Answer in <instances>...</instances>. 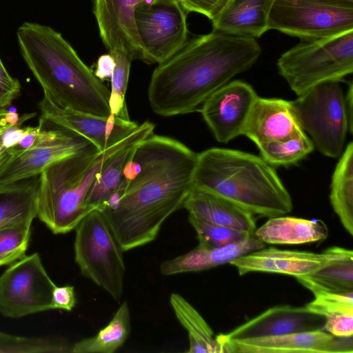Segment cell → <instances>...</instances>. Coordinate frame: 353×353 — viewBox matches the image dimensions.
<instances>
[{
  "mask_svg": "<svg viewBox=\"0 0 353 353\" xmlns=\"http://www.w3.org/2000/svg\"><path fill=\"white\" fill-rule=\"evenodd\" d=\"M196 152L154 132L133 154L141 171L128 181L116 207L101 211L123 251L153 241L165 221L183 208L194 187Z\"/></svg>",
  "mask_w": 353,
  "mask_h": 353,
  "instance_id": "6da1fadb",
  "label": "cell"
},
{
  "mask_svg": "<svg viewBox=\"0 0 353 353\" xmlns=\"http://www.w3.org/2000/svg\"><path fill=\"white\" fill-rule=\"evenodd\" d=\"M261 53L252 37L212 30L188 39L153 71L148 89L152 110L163 117L200 112L210 95L249 70Z\"/></svg>",
  "mask_w": 353,
  "mask_h": 353,
  "instance_id": "7a4b0ae2",
  "label": "cell"
},
{
  "mask_svg": "<svg viewBox=\"0 0 353 353\" xmlns=\"http://www.w3.org/2000/svg\"><path fill=\"white\" fill-rule=\"evenodd\" d=\"M17 36L22 57L45 97L63 109L101 118L110 115V90L59 32L25 22Z\"/></svg>",
  "mask_w": 353,
  "mask_h": 353,
  "instance_id": "3957f363",
  "label": "cell"
},
{
  "mask_svg": "<svg viewBox=\"0 0 353 353\" xmlns=\"http://www.w3.org/2000/svg\"><path fill=\"white\" fill-rule=\"evenodd\" d=\"M194 186L221 195L260 217L285 215L293 209L290 193L270 164L239 150L212 148L198 154Z\"/></svg>",
  "mask_w": 353,
  "mask_h": 353,
  "instance_id": "277c9868",
  "label": "cell"
},
{
  "mask_svg": "<svg viewBox=\"0 0 353 353\" xmlns=\"http://www.w3.org/2000/svg\"><path fill=\"white\" fill-rule=\"evenodd\" d=\"M154 125L145 121L127 138L101 151L79 153L48 166L39 176L37 216L55 234L75 229L94 209L85 197L105 161L116 151L154 132Z\"/></svg>",
  "mask_w": 353,
  "mask_h": 353,
  "instance_id": "5b68a950",
  "label": "cell"
},
{
  "mask_svg": "<svg viewBox=\"0 0 353 353\" xmlns=\"http://www.w3.org/2000/svg\"><path fill=\"white\" fill-rule=\"evenodd\" d=\"M279 73L298 96L312 86L341 81L353 72V30L300 41L276 62Z\"/></svg>",
  "mask_w": 353,
  "mask_h": 353,
  "instance_id": "8992f818",
  "label": "cell"
},
{
  "mask_svg": "<svg viewBox=\"0 0 353 353\" xmlns=\"http://www.w3.org/2000/svg\"><path fill=\"white\" fill-rule=\"evenodd\" d=\"M74 260L81 274L116 301L123 292V250L103 213L89 212L75 228Z\"/></svg>",
  "mask_w": 353,
  "mask_h": 353,
  "instance_id": "52a82bcc",
  "label": "cell"
},
{
  "mask_svg": "<svg viewBox=\"0 0 353 353\" xmlns=\"http://www.w3.org/2000/svg\"><path fill=\"white\" fill-rule=\"evenodd\" d=\"M291 102L301 128L309 134L314 147L326 157H340L347 133L352 132L340 81L315 85Z\"/></svg>",
  "mask_w": 353,
  "mask_h": 353,
  "instance_id": "ba28073f",
  "label": "cell"
},
{
  "mask_svg": "<svg viewBox=\"0 0 353 353\" xmlns=\"http://www.w3.org/2000/svg\"><path fill=\"white\" fill-rule=\"evenodd\" d=\"M34 145L28 149L8 148L0 167V184H8L38 176L48 166L71 156L99 150L87 138L39 121Z\"/></svg>",
  "mask_w": 353,
  "mask_h": 353,
  "instance_id": "9c48e42d",
  "label": "cell"
},
{
  "mask_svg": "<svg viewBox=\"0 0 353 353\" xmlns=\"http://www.w3.org/2000/svg\"><path fill=\"white\" fill-rule=\"evenodd\" d=\"M268 29L300 40L328 37L353 30V8L322 0H274Z\"/></svg>",
  "mask_w": 353,
  "mask_h": 353,
  "instance_id": "30bf717a",
  "label": "cell"
},
{
  "mask_svg": "<svg viewBox=\"0 0 353 353\" xmlns=\"http://www.w3.org/2000/svg\"><path fill=\"white\" fill-rule=\"evenodd\" d=\"M55 285L39 254L25 255L0 276V313L16 319L52 310Z\"/></svg>",
  "mask_w": 353,
  "mask_h": 353,
  "instance_id": "8fae6325",
  "label": "cell"
},
{
  "mask_svg": "<svg viewBox=\"0 0 353 353\" xmlns=\"http://www.w3.org/2000/svg\"><path fill=\"white\" fill-rule=\"evenodd\" d=\"M187 14L178 0L138 6L134 21L146 63H160L187 42Z\"/></svg>",
  "mask_w": 353,
  "mask_h": 353,
  "instance_id": "7c38bea8",
  "label": "cell"
},
{
  "mask_svg": "<svg viewBox=\"0 0 353 353\" xmlns=\"http://www.w3.org/2000/svg\"><path fill=\"white\" fill-rule=\"evenodd\" d=\"M350 256H353L352 250L337 246L320 253L270 247L244 254L230 263L241 276L250 272H269L296 278L309 274L332 261Z\"/></svg>",
  "mask_w": 353,
  "mask_h": 353,
  "instance_id": "4fadbf2b",
  "label": "cell"
},
{
  "mask_svg": "<svg viewBox=\"0 0 353 353\" xmlns=\"http://www.w3.org/2000/svg\"><path fill=\"white\" fill-rule=\"evenodd\" d=\"M216 340L221 353H352L353 339L325 332H296L276 336Z\"/></svg>",
  "mask_w": 353,
  "mask_h": 353,
  "instance_id": "5bb4252c",
  "label": "cell"
},
{
  "mask_svg": "<svg viewBox=\"0 0 353 353\" xmlns=\"http://www.w3.org/2000/svg\"><path fill=\"white\" fill-rule=\"evenodd\" d=\"M257 97L250 84L235 80L227 83L205 100L200 112L217 141L228 143L242 135Z\"/></svg>",
  "mask_w": 353,
  "mask_h": 353,
  "instance_id": "9a60e30c",
  "label": "cell"
},
{
  "mask_svg": "<svg viewBox=\"0 0 353 353\" xmlns=\"http://www.w3.org/2000/svg\"><path fill=\"white\" fill-rule=\"evenodd\" d=\"M39 121L77 133L92 142L101 151L127 138L139 125L112 114L101 118L63 109L44 96L39 103Z\"/></svg>",
  "mask_w": 353,
  "mask_h": 353,
  "instance_id": "2e32d148",
  "label": "cell"
},
{
  "mask_svg": "<svg viewBox=\"0 0 353 353\" xmlns=\"http://www.w3.org/2000/svg\"><path fill=\"white\" fill-rule=\"evenodd\" d=\"M325 322L324 316L310 312L305 306L276 305L216 338L243 339L324 330Z\"/></svg>",
  "mask_w": 353,
  "mask_h": 353,
  "instance_id": "e0dca14e",
  "label": "cell"
},
{
  "mask_svg": "<svg viewBox=\"0 0 353 353\" xmlns=\"http://www.w3.org/2000/svg\"><path fill=\"white\" fill-rule=\"evenodd\" d=\"M141 0H93V12L100 37L109 50H120L133 60L147 62L134 21Z\"/></svg>",
  "mask_w": 353,
  "mask_h": 353,
  "instance_id": "ac0fdd59",
  "label": "cell"
},
{
  "mask_svg": "<svg viewBox=\"0 0 353 353\" xmlns=\"http://www.w3.org/2000/svg\"><path fill=\"white\" fill-rule=\"evenodd\" d=\"M301 130L291 101L258 97L251 108L242 135L259 145L265 142L285 140Z\"/></svg>",
  "mask_w": 353,
  "mask_h": 353,
  "instance_id": "d6986e66",
  "label": "cell"
},
{
  "mask_svg": "<svg viewBox=\"0 0 353 353\" xmlns=\"http://www.w3.org/2000/svg\"><path fill=\"white\" fill-rule=\"evenodd\" d=\"M265 248L254 234L230 244L208 248L198 245L188 252L163 261L160 272L165 276L199 272L217 267L260 249Z\"/></svg>",
  "mask_w": 353,
  "mask_h": 353,
  "instance_id": "ffe728a7",
  "label": "cell"
},
{
  "mask_svg": "<svg viewBox=\"0 0 353 353\" xmlns=\"http://www.w3.org/2000/svg\"><path fill=\"white\" fill-rule=\"evenodd\" d=\"M183 208L212 223L250 234L256 229L254 215L230 200L208 190L194 186Z\"/></svg>",
  "mask_w": 353,
  "mask_h": 353,
  "instance_id": "44dd1931",
  "label": "cell"
},
{
  "mask_svg": "<svg viewBox=\"0 0 353 353\" xmlns=\"http://www.w3.org/2000/svg\"><path fill=\"white\" fill-rule=\"evenodd\" d=\"M274 0H229L212 21V30L259 38L268 29Z\"/></svg>",
  "mask_w": 353,
  "mask_h": 353,
  "instance_id": "7402d4cb",
  "label": "cell"
},
{
  "mask_svg": "<svg viewBox=\"0 0 353 353\" xmlns=\"http://www.w3.org/2000/svg\"><path fill=\"white\" fill-rule=\"evenodd\" d=\"M254 235L264 243L306 244L326 239L328 228L321 220L282 215L269 218Z\"/></svg>",
  "mask_w": 353,
  "mask_h": 353,
  "instance_id": "603a6c76",
  "label": "cell"
},
{
  "mask_svg": "<svg viewBox=\"0 0 353 353\" xmlns=\"http://www.w3.org/2000/svg\"><path fill=\"white\" fill-rule=\"evenodd\" d=\"M39 176L0 184V229L32 224L37 215Z\"/></svg>",
  "mask_w": 353,
  "mask_h": 353,
  "instance_id": "cb8c5ba5",
  "label": "cell"
},
{
  "mask_svg": "<svg viewBox=\"0 0 353 353\" xmlns=\"http://www.w3.org/2000/svg\"><path fill=\"white\" fill-rule=\"evenodd\" d=\"M330 200L339 220L353 235V143L343 150L334 170L330 185Z\"/></svg>",
  "mask_w": 353,
  "mask_h": 353,
  "instance_id": "d4e9b609",
  "label": "cell"
},
{
  "mask_svg": "<svg viewBox=\"0 0 353 353\" xmlns=\"http://www.w3.org/2000/svg\"><path fill=\"white\" fill-rule=\"evenodd\" d=\"M142 140H136L128 143L105 161L86 195L85 204L88 207L94 210H103L108 196L121 183L125 163L133 155L137 145Z\"/></svg>",
  "mask_w": 353,
  "mask_h": 353,
  "instance_id": "484cf974",
  "label": "cell"
},
{
  "mask_svg": "<svg viewBox=\"0 0 353 353\" xmlns=\"http://www.w3.org/2000/svg\"><path fill=\"white\" fill-rule=\"evenodd\" d=\"M170 303L179 322L187 330L188 353H221L213 330L197 310L185 298L172 293Z\"/></svg>",
  "mask_w": 353,
  "mask_h": 353,
  "instance_id": "4316f807",
  "label": "cell"
},
{
  "mask_svg": "<svg viewBox=\"0 0 353 353\" xmlns=\"http://www.w3.org/2000/svg\"><path fill=\"white\" fill-rule=\"evenodd\" d=\"M130 313L124 301L109 323L94 336L72 345L71 353H114L128 339L130 332Z\"/></svg>",
  "mask_w": 353,
  "mask_h": 353,
  "instance_id": "83f0119b",
  "label": "cell"
},
{
  "mask_svg": "<svg viewBox=\"0 0 353 353\" xmlns=\"http://www.w3.org/2000/svg\"><path fill=\"white\" fill-rule=\"evenodd\" d=\"M296 279L314 296L323 293L353 292V256L332 261Z\"/></svg>",
  "mask_w": 353,
  "mask_h": 353,
  "instance_id": "f1b7e54d",
  "label": "cell"
},
{
  "mask_svg": "<svg viewBox=\"0 0 353 353\" xmlns=\"http://www.w3.org/2000/svg\"><path fill=\"white\" fill-rule=\"evenodd\" d=\"M257 146L262 158L275 165L294 164L314 150L311 139L303 130L285 140L265 142Z\"/></svg>",
  "mask_w": 353,
  "mask_h": 353,
  "instance_id": "f546056e",
  "label": "cell"
},
{
  "mask_svg": "<svg viewBox=\"0 0 353 353\" xmlns=\"http://www.w3.org/2000/svg\"><path fill=\"white\" fill-rule=\"evenodd\" d=\"M71 347L61 337L23 336L0 331V353H66Z\"/></svg>",
  "mask_w": 353,
  "mask_h": 353,
  "instance_id": "4dcf8cb0",
  "label": "cell"
},
{
  "mask_svg": "<svg viewBox=\"0 0 353 353\" xmlns=\"http://www.w3.org/2000/svg\"><path fill=\"white\" fill-rule=\"evenodd\" d=\"M109 53L115 62L110 79L111 89L108 102L110 114L124 120H130L125 103V93L133 59L129 54L120 50H111Z\"/></svg>",
  "mask_w": 353,
  "mask_h": 353,
  "instance_id": "1f68e13d",
  "label": "cell"
},
{
  "mask_svg": "<svg viewBox=\"0 0 353 353\" xmlns=\"http://www.w3.org/2000/svg\"><path fill=\"white\" fill-rule=\"evenodd\" d=\"M188 221L196 231L198 245L203 247H222L252 235L212 223L192 214H188Z\"/></svg>",
  "mask_w": 353,
  "mask_h": 353,
  "instance_id": "d6a6232c",
  "label": "cell"
},
{
  "mask_svg": "<svg viewBox=\"0 0 353 353\" xmlns=\"http://www.w3.org/2000/svg\"><path fill=\"white\" fill-rule=\"evenodd\" d=\"M32 224H19L0 229V267L11 265L26 255Z\"/></svg>",
  "mask_w": 353,
  "mask_h": 353,
  "instance_id": "836d02e7",
  "label": "cell"
},
{
  "mask_svg": "<svg viewBox=\"0 0 353 353\" xmlns=\"http://www.w3.org/2000/svg\"><path fill=\"white\" fill-rule=\"evenodd\" d=\"M305 306L310 312L324 316L325 321L353 315V292L316 294Z\"/></svg>",
  "mask_w": 353,
  "mask_h": 353,
  "instance_id": "e575fe53",
  "label": "cell"
},
{
  "mask_svg": "<svg viewBox=\"0 0 353 353\" xmlns=\"http://www.w3.org/2000/svg\"><path fill=\"white\" fill-rule=\"evenodd\" d=\"M188 12L202 14L211 21L217 16L229 0H178Z\"/></svg>",
  "mask_w": 353,
  "mask_h": 353,
  "instance_id": "d590c367",
  "label": "cell"
},
{
  "mask_svg": "<svg viewBox=\"0 0 353 353\" xmlns=\"http://www.w3.org/2000/svg\"><path fill=\"white\" fill-rule=\"evenodd\" d=\"M20 91V83L8 72L0 58V108L10 105Z\"/></svg>",
  "mask_w": 353,
  "mask_h": 353,
  "instance_id": "8d00e7d4",
  "label": "cell"
},
{
  "mask_svg": "<svg viewBox=\"0 0 353 353\" xmlns=\"http://www.w3.org/2000/svg\"><path fill=\"white\" fill-rule=\"evenodd\" d=\"M77 303L74 288L72 285L57 286L53 289L52 295V310L71 311Z\"/></svg>",
  "mask_w": 353,
  "mask_h": 353,
  "instance_id": "74e56055",
  "label": "cell"
},
{
  "mask_svg": "<svg viewBox=\"0 0 353 353\" xmlns=\"http://www.w3.org/2000/svg\"><path fill=\"white\" fill-rule=\"evenodd\" d=\"M115 67V62L109 54L101 55L97 63V70L94 72L95 76L100 80L110 79Z\"/></svg>",
  "mask_w": 353,
  "mask_h": 353,
  "instance_id": "f35d334b",
  "label": "cell"
},
{
  "mask_svg": "<svg viewBox=\"0 0 353 353\" xmlns=\"http://www.w3.org/2000/svg\"><path fill=\"white\" fill-rule=\"evenodd\" d=\"M19 123V117L16 112H12L6 108L0 109V134Z\"/></svg>",
  "mask_w": 353,
  "mask_h": 353,
  "instance_id": "ab89813d",
  "label": "cell"
},
{
  "mask_svg": "<svg viewBox=\"0 0 353 353\" xmlns=\"http://www.w3.org/2000/svg\"><path fill=\"white\" fill-rule=\"evenodd\" d=\"M140 163L133 158V155L125 163L123 170V176L128 181H132L141 171Z\"/></svg>",
  "mask_w": 353,
  "mask_h": 353,
  "instance_id": "60d3db41",
  "label": "cell"
},
{
  "mask_svg": "<svg viewBox=\"0 0 353 353\" xmlns=\"http://www.w3.org/2000/svg\"><path fill=\"white\" fill-rule=\"evenodd\" d=\"M352 88H353L352 82L350 81L347 95L345 97L346 112H347V118H348V121H349L351 128H352V98H353Z\"/></svg>",
  "mask_w": 353,
  "mask_h": 353,
  "instance_id": "b9f144b4",
  "label": "cell"
},
{
  "mask_svg": "<svg viewBox=\"0 0 353 353\" xmlns=\"http://www.w3.org/2000/svg\"><path fill=\"white\" fill-rule=\"evenodd\" d=\"M330 5L346 8H353V0H322Z\"/></svg>",
  "mask_w": 353,
  "mask_h": 353,
  "instance_id": "7bdbcfd3",
  "label": "cell"
},
{
  "mask_svg": "<svg viewBox=\"0 0 353 353\" xmlns=\"http://www.w3.org/2000/svg\"><path fill=\"white\" fill-rule=\"evenodd\" d=\"M8 155V149L3 146V134H0V167Z\"/></svg>",
  "mask_w": 353,
  "mask_h": 353,
  "instance_id": "ee69618b",
  "label": "cell"
},
{
  "mask_svg": "<svg viewBox=\"0 0 353 353\" xmlns=\"http://www.w3.org/2000/svg\"><path fill=\"white\" fill-rule=\"evenodd\" d=\"M157 0H141V3L142 4H151L152 3H154V1H156Z\"/></svg>",
  "mask_w": 353,
  "mask_h": 353,
  "instance_id": "f6af8a7d",
  "label": "cell"
},
{
  "mask_svg": "<svg viewBox=\"0 0 353 353\" xmlns=\"http://www.w3.org/2000/svg\"><path fill=\"white\" fill-rule=\"evenodd\" d=\"M2 108H0V109Z\"/></svg>",
  "mask_w": 353,
  "mask_h": 353,
  "instance_id": "bcb514c9",
  "label": "cell"
}]
</instances>
